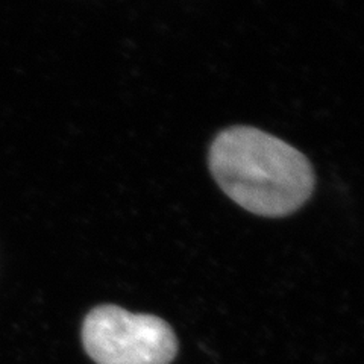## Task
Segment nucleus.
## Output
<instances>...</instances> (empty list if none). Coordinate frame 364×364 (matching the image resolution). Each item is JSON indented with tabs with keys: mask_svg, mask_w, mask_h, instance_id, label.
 <instances>
[{
	"mask_svg": "<svg viewBox=\"0 0 364 364\" xmlns=\"http://www.w3.org/2000/svg\"><path fill=\"white\" fill-rule=\"evenodd\" d=\"M208 166L225 195L261 218H284L313 195L311 163L296 147L252 127H232L210 146Z\"/></svg>",
	"mask_w": 364,
	"mask_h": 364,
	"instance_id": "nucleus-1",
	"label": "nucleus"
},
{
	"mask_svg": "<svg viewBox=\"0 0 364 364\" xmlns=\"http://www.w3.org/2000/svg\"><path fill=\"white\" fill-rule=\"evenodd\" d=\"M82 340L97 364H170L178 352L173 329L163 318L134 314L116 305L88 313Z\"/></svg>",
	"mask_w": 364,
	"mask_h": 364,
	"instance_id": "nucleus-2",
	"label": "nucleus"
}]
</instances>
